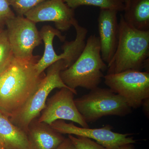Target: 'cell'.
Masks as SVG:
<instances>
[{
  "label": "cell",
  "mask_w": 149,
  "mask_h": 149,
  "mask_svg": "<svg viewBox=\"0 0 149 149\" xmlns=\"http://www.w3.org/2000/svg\"><path fill=\"white\" fill-rule=\"evenodd\" d=\"M40 58V56L25 59L13 56L0 72V112L7 117L23 106L45 75L39 74L35 68Z\"/></svg>",
  "instance_id": "cell-1"
},
{
  "label": "cell",
  "mask_w": 149,
  "mask_h": 149,
  "mask_svg": "<svg viewBox=\"0 0 149 149\" xmlns=\"http://www.w3.org/2000/svg\"><path fill=\"white\" fill-rule=\"evenodd\" d=\"M149 31H141L130 27L120 15L117 48L107 65V74L125 70L149 72Z\"/></svg>",
  "instance_id": "cell-2"
},
{
  "label": "cell",
  "mask_w": 149,
  "mask_h": 149,
  "mask_svg": "<svg viewBox=\"0 0 149 149\" xmlns=\"http://www.w3.org/2000/svg\"><path fill=\"white\" fill-rule=\"evenodd\" d=\"M107 68V65L101 54L99 37L91 35L79 57L71 66L61 71L60 76L72 90L80 87L91 91L98 87L104 78L103 72Z\"/></svg>",
  "instance_id": "cell-3"
},
{
  "label": "cell",
  "mask_w": 149,
  "mask_h": 149,
  "mask_svg": "<svg viewBox=\"0 0 149 149\" xmlns=\"http://www.w3.org/2000/svg\"><path fill=\"white\" fill-rule=\"evenodd\" d=\"M67 68L66 62L63 59L59 60L49 66L47 74L28 100L8 118L11 122L27 133L30 123L40 116L45 108L51 92L55 88H70L64 84L60 76L61 71Z\"/></svg>",
  "instance_id": "cell-4"
},
{
  "label": "cell",
  "mask_w": 149,
  "mask_h": 149,
  "mask_svg": "<svg viewBox=\"0 0 149 149\" xmlns=\"http://www.w3.org/2000/svg\"><path fill=\"white\" fill-rule=\"evenodd\" d=\"M74 102L87 123L95 122L104 116L123 117L132 112V108L125 100L109 88L97 87Z\"/></svg>",
  "instance_id": "cell-5"
},
{
  "label": "cell",
  "mask_w": 149,
  "mask_h": 149,
  "mask_svg": "<svg viewBox=\"0 0 149 149\" xmlns=\"http://www.w3.org/2000/svg\"><path fill=\"white\" fill-rule=\"evenodd\" d=\"M104 83L122 97L129 106L137 109L149 99V72L128 70L104 76Z\"/></svg>",
  "instance_id": "cell-6"
},
{
  "label": "cell",
  "mask_w": 149,
  "mask_h": 149,
  "mask_svg": "<svg viewBox=\"0 0 149 149\" xmlns=\"http://www.w3.org/2000/svg\"><path fill=\"white\" fill-rule=\"evenodd\" d=\"M7 33L15 57L29 58L42 40L36 23L23 16H15L6 22Z\"/></svg>",
  "instance_id": "cell-7"
},
{
  "label": "cell",
  "mask_w": 149,
  "mask_h": 149,
  "mask_svg": "<svg viewBox=\"0 0 149 149\" xmlns=\"http://www.w3.org/2000/svg\"><path fill=\"white\" fill-rule=\"evenodd\" d=\"M76 90L63 88L48 99L45 107L37 119L39 122L50 125L56 120H68L83 128H89L78 111L74 102Z\"/></svg>",
  "instance_id": "cell-8"
},
{
  "label": "cell",
  "mask_w": 149,
  "mask_h": 149,
  "mask_svg": "<svg viewBox=\"0 0 149 149\" xmlns=\"http://www.w3.org/2000/svg\"><path fill=\"white\" fill-rule=\"evenodd\" d=\"M50 125L61 134L83 136L93 139L108 149H118L123 145L136 143L137 141L133 137H129L131 134L113 132L111 125H109L99 128H85L76 126L72 123H68L64 120H58Z\"/></svg>",
  "instance_id": "cell-9"
},
{
  "label": "cell",
  "mask_w": 149,
  "mask_h": 149,
  "mask_svg": "<svg viewBox=\"0 0 149 149\" xmlns=\"http://www.w3.org/2000/svg\"><path fill=\"white\" fill-rule=\"evenodd\" d=\"M24 15L35 23L53 22L60 31H67L76 20L74 10L69 7L64 0H46L30 10Z\"/></svg>",
  "instance_id": "cell-10"
},
{
  "label": "cell",
  "mask_w": 149,
  "mask_h": 149,
  "mask_svg": "<svg viewBox=\"0 0 149 149\" xmlns=\"http://www.w3.org/2000/svg\"><path fill=\"white\" fill-rule=\"evenodd\" d=\"M118 12L113 10L100 9L98 18L101 54L103 60L107 65L114 55L118 43Z\"/></svg>",
  "instance_id": "cell-11"
},
{
  "label": "cell",
  "mask_w": 149,
  "mask_h": 149,
  "mask_svg": "<svg viewBox=\"0 0 149 149\" xmlns=\"http://www.w3.org/2000/svg\"><path fill=\"white\" fill-rule=\"evenodd\" d=\"M32 149H56L65 138L50 125L37 119L29 125L27 133Z\"/></svg>",
  "instance_id": "cell-12"
},
{
  "label": "cell",
  "mask_w": 149,
  "mask_h": 149,
  "mask_svg": "<svg viewBox=\"0 0 149 149\" xmlns=\"http://www.w3.org/2000/svg\"><path fill=\"white\" fill-rule=\"evenodd\" d=\"M0 139L5 149H32L27 133L0 112Z\"/></svg>",
  "instance_id": "cell-13"
},
{
  "label": "cell",
  "mask_w": 149,
  "mask_h": 149,
  "mask_svg": "<svg viewBox=\"0 0 149 149\" xmlns=\"http://www.w3.org/2000/svg\"><path fill=\"white\" fill-rule=\"evenodd\" d=\"M40 36L45 44V51L42 56L35 65V68L39 74L44 72L45 70L51 65L59 60L62 59L61 54L57 55L53 47L54 38L57 36L61 42L65 41V36L61 32L49 25H45L40 32Z\"/></svg>",
  "instance_id": "cell-14"
},
{
  "label": "cell",
  "mask_w": 149,
  "mask_h": 149,
  "mask_svg": "<svg viewBox=\"0 0 149 149\" xmlns=\"http://www.w3.org/2000/svg\"><path fill=\"white\" fill-rule=\"evenodd\" d=\"M123 11L126 24L139 31H149V0H129Z\"/></svg>",
  "instance_id": "cell-15"
},
{
  "label": "cell",
  "mask_w": 149,
  "mask_h": 149,
  "mask_svg": "<svg viewBox=\"0 0 149 149\" xmlns=\"http://www.w3.org/2000/svg\"><path fill=\"white\" fill-rule=\"evenodd\" d=\"M70 8H75L83 6L98 7L100 9L123 11L125 8L124 0H64Z\"/></svg>",
  "instance_id": "cell-16"
},
{
  "label": "cell",
  "mask_w": 149,
  "mask_h": 149,
  "mask_svg": "<svg viewBox=\"0 0 149 149\" xmlns=\"http://www.w3.org/2000/svg\"><path fill=\"white\" fill-rule=\"evenodd\" d=\"M14 56L6 30L0 32V72L4 69Z\"/></svg>",
  "instance_id": "cell-17"
},
{
  "label": "cell",
  "mask_w": 149,
  "mask_h": 149,
  "mask_svg": "<svg viewBox=\"0 0 149 149\" xmlns=\"http://www.w3.org/2000/svg\"><path fill=\"white\" fill-rule=\"evenodd\" d=\"M46 0H7L15 12L23 16L29 10Z\"/></svg>",
  "instance_id": "cell-18"
},
{
  "label": "cell",
  "mask_w": 149,
  "mask_h": 149,
  "mask_svg": "<svg viewBox=\"0 0 149 149\" xmlns=\"http://www.w3.org/2000/svg\"><path fill=\"white\" fill-rule=\"evenodd\" d=\"M68 138L72 141L76 149H108L92 139L72 135H68Z\"/></svg>",
  "instance_id": "cell-19"
},
{
  "label": "cell",
  "mask_w": 149,
  "mask_h": 149,
  "mask_svg": "<svg viewBox=\"0 0 149 149\" xmlns=\"http://www.w3.org/2000/svg\"><path fill=\"white\" fill-rule=\"evenodd\" d=\"M15 16L7 0H0V27L3 29L6 22Z\"/></svg>",
  "instance_id": "cell-20"
},
{
  "label": "cell",
  "mask_w": 149,
  "mask_h": 149,
  "mask_svg": "<svg viewBox=\"0 0 149 149\" xmlns=\"http://www.w3.org/2000/svg\"><path fill=\"white\" fill-rule=\"evenodd\" d=\"M56 149H76L74 145L69 139H65L64 141H63L59 146Z\"/></svg>",
  "instance_id": "cell-21"
},
{
  "label": "cell",
  "mask_w": 149,
  "mask_h": 149,
  "mask_svg": "<svg viewBox=\"0 0 149 149\" xmlns=\"http://www.w3.org/2000/svg\"><path fill=\"white\" fill-rule=\"evenodd\" d=\"M118 149H135L133 144H127L123 145Z\"/></svg>",
  "instance_id": "cell-22"
},
{
  "label": "cell",
  "mask_w": 149,
  "mask_h": 149,
  "mask_svg": "<svg viewBox=\"0 0 149 149\" xmlns=\"http://www.w3.org/2000/svg\"><path fill=\"white\" fill-rule=\"evenodd\" d=\"M0 148L5 149L4 148L2 142L1 141V139H0Z\"/></svg>",
  "instance_id": "cell-23"
},
{
  "label": "cell",
  "mask_w": 149,
  "mask_h": 149,
  "mask_svg": "<svg viewBox=\"0 0 149 149\" xmlns=\"http://www.w3.org/2000/svg\"><path fill=\"white\" fill-rule=\"evenodd\" d=\"M129 0H124V2H125V6L127 3H128V2L129 1Z\"/></svg>",
  "instance_id": "cell-24"
},
{
  "label": "cell",
  "mask_w": 149,
  "mask_h": 149,
  "mask_svg": "<svg viewBox=\"0 0 149 149\" xmlns=\"http://www.w3.org/2000/svg\"><path fill=\"white\" fill-rule=\"evenodd\" d=\"M3 28H1V27H0V32H1L2 31H3Z\"/></svg>",
  "instance_id": "cell-25"
},
{
  "label": "cell",
  "mask_w": 149,
  "mask_h": 149,
  "mask_svg": "<svg viewBox=\"0 0 149 149\" xmlns=\"http://www.w3.org/2000/svg\"><path fill=\"white\" fill-rule=\"evenodd\" d=\"M0 149H2V148H0Z\"/></svg>",
  "instance_id": "cell-26"
}]
</instances>
